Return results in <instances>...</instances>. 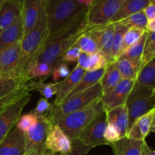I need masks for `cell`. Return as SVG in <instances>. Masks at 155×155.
Here are the masks:
<instances>
[{"label": "cell", "instance_id": "obj_4", "mask_svg": "<svg viewBox=\"0 0 155 155\" xmlns=\"http://www.w3.org/2000/svg\"><path fill=\"white\" fill-rule=\"evenodd\" d=\"M101 96L102 89L100 82H98L87 90L65 99L59 105L56 107L51 106V109L47 114V117L54 125L65 115L87 107Z\"/></svg>", "mask_w": 155, "mask_h": 155}, {"label": "cell", "instance_id": "obj_9", "mask_svg": "<svg viewBox=\"0 0 155 155\" xmlns=\"http://www.w3.org/2000/svg\"><path fill=\"white\" fill-rule=\"evenodd\" d=\"M107 124L106 114L103 112L89 124V126L80 133L77 139L83 145L92 149L101 145L110 146V144L104 138V133Z\"/></svg>", "mask_w": 155, "mask_h": 155}, {"label": "cell", "instance_id": "obj_47", "mask_svg": "<svg viewBox=\"0 0 155 155\" xmlns=\"http://www.w3.org/2000/svg\"><path fill=\"white\" fill-rule=\"evenodd\" d=\"M42 155H61V154H57V153H51V152H49V151L44 150L43 153H42Z\"/></svg>", "mask_w": 155, "mask_h": 155}, {"label": "cell", "instance_id": "obj_24", "mask_svg": "<svg viewBox=\"0 0 155 155\" xmlns=\"http://www.w3.org/2000/svg\"><path fill=\"white\" fill-rule=\"evenodd\" d=\"M121 80L122 77L114 62L108 64L105 67L104 74L99 81L102 89V95L111 91L121 81Z\"/></svg>", "mask_w": 155, "mask_h": 155}, {"label": "cell", "instance_id": "obj_43", "mask_svg": "<svg viewBox=\"0 0 155 155\" xmlns=\"http://www.w3.org/2000/svg\"><path fill=\"white\" fill-rule=\"evenodd\" d=\"M144 14L146 17L148 21H154L155 20V4L151 2L143 10Z\"/></svg>", "mask_w": 155, "mask_h": 155}, {"label": "cell", "instance_id": "obj_34", "mask_svg": "<svg viewBox=\"0 0 155 155\" xmlns=\"http://www.w3.org/2000/svg\"><path fill=\"white\" fill-rule=\"evenodd\" d=\"M108 64L107 59L101 51L89 54L87 58L86 71H93L105 68Z\"/></svg>", "mask_w": 155, "mask_h": 155}, {"label": "cell", "instance_id": "obj_48", "mask_svg": "<svg viewBox=\"0 0 155 155\" xmlns=\"http://www.w3.org/2000/svg\"><path fill=\"white\" fill-rule=\"evenodd\" d=\"M9 1H13V2H18V3H21V4H22L23 0H9Z\"/></svg>", "mask_w": 155, "mask_h": 155}, {"label": "cell", "instance_id": "obj_39", "mask_svg": "<svg viewBox=\"0 0 155 155\" xmlns=\"http://www.w3.org/2000/svg\"><path fill=\"white\" fill-rule=\"evenodd\" d=\"M92 148L83 145L78 139L72 141V147L69 152L61 155H87Z\"/></svg>", "mask_w": 155, "mask_h": 155}, {"label": "cell", "instance_id": "obj_20", "mask_svg": "<svg viewBox=\"0 0 155 155\" xmlns=\"http://www.w3.org/2000/svg\"><path fill=\"white\" fill-rule=\"evenodd\" d=\"M23 39V24L21 17L12 26L0 33V53Z\"/></svg>", "mask_w": 155, "mask_h": 155}, {"label": "cell", "instance_id": "obj_37", "mask_svg": "<svg viewBox=\"0 0 155 155\" xmlns=\"http://www.w3.org/2000/svg\"><path fill=\"white\" fill-rule=\"evenodd\" d=\"M71 73L69 65L67 62H57L54 66L52 67V71H51V76L52 77V80L58 82L60 80L65 79L68 77Z\"/></svg>", "mask_w": 155, "mask_h": 155}, {"label": "cell", "instance_id": "obj_5", "mask_svg": "<svg viewBox=\"0 0 155 155\" xmlns=\"http://www.w3.org/2000/svg\"><path fill=\"white\" fill-rule=\"evenodd\" d=\"M154 104L155 89L134 85L125 104L129 114L128 130L136 120L154 108Z\"/></svg>", "mask_w": 155, "mask_h": 155}, {"label": "cell", "instance_id": "obj_11", "mask_svg": "<svg viewBox=\"0 0 155 155\" xmlns=\"http://www.w3.org/2000/svg\"><path fill=\"white\" fill-rule=\"evenodd\" d=\"M134 83V80L122 79L111 91L103 95L101 97V101L104 113L125 104Z\"/></svg>", "mask_w": 155, "mask_h": 155}, {"label": "cell", "instance_id": "obj_26", "mask_svg": "<svg viewBox=\"0 0 155 155\" xmlns=\"http://www.w3.org/2000/svg\"><path fill=\"white\" fill-rule=\"evenodd\" d=\"M114 63L122 79L127 80H136L138 73L143 67L141 61L130 60L127 58H120Z\"/></svg>", "mask_w": 155, "mask_h": 155}, {"label": "cell", "instance_id": "obj_45", "mask_svg": "<svg viewBox=\"0 0 155 155\" xmlns=\"http://www.w3.org/2000/svg\"><path fill=\"white\" fill-rule=\"evenodd\" d=\"M146 31L155 32V20H154V21H148L146 26Z\"/></svg>", "mask_w": 155, "mask_h": 155}, {"label": "cell", "instance_id": "obj_30", "mask_svg": "<svg viewBox=\"0 0 155 155\" xmlns=\"http://www.w3.org/2000/svg\"><path fill=\"white\" fill-rule=\"evenodd\" d=\"M147 36H148V31H145L143 33L139 40L136 42L134 45L130 46L120 57V58H127L130 60H137L141 61L142 53H143L144 47H145V42H146Z\"/></svg>", "mask_w": 155, "mask_h": 155}, {"label": "cell", "instance_id": "obj_38", "mask_svg": "<svg viewBox=\"0 0 155 155\" xmlns=\"http://www.w3.org/2000/svg\"><path fill=\"white\" fill-rule=\"evenodd\" d=\"M58 89V82L48 83H43L39 86L36 91L39 92V93L44 97V98L49 99L52 98L54 95H57Z\"/></svg>", "mask_w": 155, "mask_h": 155}, {"label": "cell", "instance_id": "obj_17", "mask_svg": "<svg viewBox=\"0 0 155 155\" xmlns=\"http://www.w3.org/2000/svg\"><path fill=\"white\" fill-rule=\"evenodd\" d=\"M21 58V42L0 53V77H5L18 67Z\"/></svg>", "mask_w": 155, "mask_h": 155}, {"label": "cell", "instance_id": "obj_7", "mask_svg": "<svg viewBox=\"0 0 155 155\" xmlns=\"http://www.w3.org/2000/svg\"><path fill=\"white\" fill-rule=\"evenodd\" d=\"M126 0H94L86 11L87 27L110 23Z\"/></svg>", "mask_w": 155, "mask_h": 155}, {"label": "cell", "instance_id": "obj_40", "mask_svg": "<svg viewBox=\"0 0 155 155\" xmlns=\"http://www.w3.org/2000/svg\"><path fill=\"white\" fill-rule=\"evenodd\" d=\"M81 51L77 46H73L67 50L60 58L58 62H77Z\"/></svg>", "mask_w": 155, "mask_h": 155}, {"label": "cell", "instance_id": "obj_18", "mask_svg": "<svg viewBox=\"0 0 155 155\" xmlns=\"http://www.w3.org/2000/svg\"><path fill=\"white\" fill-rule=\"evenodd\" d=\"M21 3L3 0L0 5V33L21 17Z\"/></svg>", "mask_w": 155, "mask_h": 155}, {"label": "cell", "instance_id": "obj_1", "mask_svg": "<svg viewBox=\"0 0 155 155\" xmlns=\"http://www.w3.org/2000/svg\"><path fill=\"white\" fill-rule=\"evenodd\" d=\"M86 11L58 31L49 35L34 62H42L53 67L67 50L74 46L87 29Z\"/></svg>", "mask_w": 155, "mask_h": 155}, {"label": "cell", "instance_id": "obj_31", "mask_svg": "<svg viewBox=\"0 0 155 155\" xmlns=\"http://www.w3.org/2000/svg\"><path fill=\"white\" fill-rule=\"evenodd\" d=\"M117 23L128 29L131 28V27H138V28L146 30L148 20L142 11V12H139L138 13L130 15L124 19L117 21Z\"/></svg>", "mask_w": 155, "mask_h": 155}, {"label": "cell", "instance_id": "obj_8", "mask_svg": "<svg viewBox=\"0 0 155 155\" xmlns=\"http://www.w3.org/2000/svg\"><path fill=\"white\" fill-rule=\"evenodd\" d=\"M30 100L31 95L27 93L6 105L0 111V142L16 125L23 109Z\"/></svg>", "mask_w": 155, "mask_h": 155}, {"label": "cell", "instance_id": "obj_27", "mask_svg": "<svg viewBox=\"0 0 155 155\" xmlns=\"http://www.w3.org/2000/svg\"><path fill=\"white\" fill-rule=\"evenodd\" d=\"M52 67L42 62H32L27 67L25 76L28 80L48 78L51 76Z\"/></svg>", "mask_w": 155, "mask_h": 155}, {"label": "cell", "instance_id": "obj_46", "mask_svg": "<svg viewBox=\"0 0 155 155\" xmlns=\"http://www.w3.org/2000/svg\"><path fill=\"white\" fill-rule=\"evenodd\" d=\"M93 1L94 0H77V2H78L80 4L84 5L85 7H86L87 8L91 5V4H92Z\"/></svg>", "mask_w": 155, "mask_h": 155}, {"label": "cell", "instance_id": "obj_2", "mask_svg": "<svg viewBox=\"0 0 155 155\" xmlns=\"http://www.w3.org/2000/svg\"><path fill=\"white\" fill-rule=\"evenodd\" d=\"M44 9L49 35L53 34L87 10L77 0H45Z\"/></svg>", "mask_w": 155, "mask_h": 155}, {"label": "cell", "instance_id": "obj_15", "mask_svg": "<svg viewBox=\"0 0 155 155\" xmlns=\"http://www.w3.org/2000/svg\"><path fill=\"white\" fill-rule=\"evenodd\" d=\"M0 155H25L24 134L16 125L0 142Z\"/></svg>", "mask_w": 155, "mask_h": 155}, {"label": "cell", "instance_id": "obj_36", "mask_svg": "<svg viewBox=\"0 0 155 155\" xmlns=\"http://www.w3.org/2000/svg\"><path fill=\"white\" fill-rule=\"evenodd\" d=\"M36 122H37V116L33 111H30V113L20 117L16 124V127L20 131L24 133L28 131L32 127H33Z\"/></svg>", "mask_w": 155, "mask_h": 155}, {"label": "cell", "instance_id": "obj_44", "mask_svg": "<svg viewBox=\"0 0 155 155\" xmlns=\"http://www.w3.org/2000/svg\"><path fill=\"white\" fill-rule=\"evenodd\" d=\"M142 151L145 153V155H155V151L148 146L145 140L143 141L142 143Z\"/></svg>", "mask_w": 155, "mask_h": 155}, {"label": "cell", "instance_id": "obj_6", "mask_svg": "<svg viewBox=\"0 0 155 155\" xmlns=\"http://www.w3.org/2000/svg\"><path fill=\"white\" fill-rule=\"evenodd\" d=\"M53 124L47 115L37 117V122L24 133L25 155H42L45 143Z\"/></svg>", "mask_w": 155, "mask_h": 155}, {"label": "cell", "instance_id": "obj_14", "mask_svg": "<svg viewBox=\"0 0 155 155\" xmlns=\"http://www.w3.org/2000/svg\"><path fill=\"white\" fill-rule=\"evenodd\" d=\"M155 108H152L137 119L128 130L126 137L134 140L145 141L147 136L154 132Z\"/></svg>", "mask_w": 155, "mask_h": 155}, {"label": "cell", "instance_id": "obj_12", "mask_svg": "<svg viewBox=\"0 0 155 155\" xmlns=\"http://www.w3.org/2000/svg\"><path fill=\"white\" fill-rule=\"evenodd\" d=\"M45 0H23L21 5V20L23 37L34 27L44 10Z\"/></svg>", "mask_w": 155, "mask_h": 155}, {"label": "cell", "instance_id": "obj_32", "mask_svg": "<svg viewBox=\"0 0 155 155\" xmlns=\"http://www.w3.org/2000/svg\"><path fill=\"white\" fill-rule=\"evenodd\" d=\"M146 30L138 28V27H131L127 30L125 35L124 36V41H123L122 49H121L120 56L133 45H134L136 42L139 40L141 36Z\"/></svg>", "mask_w": 155, "mask_h": 155}, {"label": "cell", "instance_id": "obj_16", "mask_svg": "<svg viewBox=\"0 0 155 155\" xmlns=\"http://www.w3.org/2000/svg\"><path fill=\"white\" fill-rule=\"evenodd\" d=\"M86 72V71L85 70L77 65L74 68V70L70 73L68 77L58 82V89L57 95H56L55 100L54 101V104H52V107H56L64 101L65 98L77 86L79 81L83 78Z\"/></svg>", "mask_w": 155, "mask_h": 155}, {"label": "cell", "instance_id": "obj_22", "mask_svg": "<svg viewBox=\"0 0 155 155\" xmlns=\"http://www.w3.org/2000/svg\"><path fill=\"white\" fill-rule=\"evenodd\" d=\"M143 141L134 140L123 137L117 142L112 143L114 155H142Z\"/></svg>", "mask_w": 155, "mask_h": 155}, {"label": "cell", "instance_id": "obj_23", "mask_svg": "<svg viewBox=\"0 0 155 155\" xmlns=\"http://www.w3.org/2000/svg\"><path fill=\"white\" fill-rule=\"evenodd\" d=\"M104 70H105V68L97 70V71H86L83 78L79 81L77 86L74 88V89L71 91V93L65 99H68V98L74 96L80 92H84L96 84L97 83H98L104 74Z\"/></svg>", "mask_w": 155, "mask_h": 155}, {"label": "cell", "instance_id": "obj_35", "mask_svg": "<svg viewBox=\"0 0 155 155\" xmlns=\"http://www.w3.org/2000/svg\"><path fill=\"white\" fill-rule=\"evenodd\" d=\"M74 46H77L80 49L82 52L86 54H93V53L98 51V47L94 42L93 39L85 32L77 40Z\"/></svg>", "mask_w": 155, "mask_h": 155}, {"label": "cell", "instance_id": "obj_25", "mask_svg": "<svg viewBox=\"0 0 155 155\" xmlns=\"http://www.w3.org/2000/svg\"><path fill=\"white\" fill-rule=\"evenodd\" d=\"M134 85L155 89V58L150 61L141 68Z\"/></svg>", "mask_w": 155, "mask_h": 155}, {"label": "cell", "instance_id": "obj_28", "mask_svg": "<svg viewBox=\"0 0 155 155\" xmlns=\"http://www.w3.org/2000/svg\"><path fill=\"white\" fill-rule=\"evenodd\" d=\"M114 24V32L113 42H112L111 56L113 61L115 62L119 59L120 56L124 36L128 28L117 22H115Z\"/></svg>", "mask_w": 155, "mask_h": 155}, {"label": "cell", "instance_id": "obj_21", "mask_svg": "<svg viewBox=\"0 0 155 155\" xmlns=\"http://www.w3.org/2000/svg\"><path fill=\"white\" fill-rule=\"evenodd\" d=\"M151 2H155V0H126L110 23L117 22L130 15L142 12Z\"/></svg>", "mask_w": 155, "mask_h": 155}, {"label": "cell", "instance_id": "obj_13", "mask_svg": "<svg viewBox=\"0 0 155 155\" xmlns=\"http://www.w3.org/2000/svg\"><path fill=\"white\" fill-rule=\"evenodd\" d=\"M72 142L57 124H54L48 133L45 143V150L51 153L64 154L69 152Z\"/></svg>", "mask_w": 155, "mask_h": 155}, {"label": "cell", "instance_id": "obj_29", "mask_svg": "<svg viewBox=\"0 0 155 155\" xmlns=\"http://www.w3.org/2000/svg\"><path fill=\"white\" fill-rule=\"evenodd\" d=\"M29 81L21 78L0 77V98H4L6 95L18 90Z\"/></svg>", "mask_w": 155, "mask_h": 155}, {"label": "cell", "instance_id": "obj_42", "mask_svg": "<svg viewBox=\"0 0 155 155\" xmlns=\"http://www.w3.org/2000/svg\"><path fill=\"white\" fill-rule=\"evenodd\" d=\"M51 106H52V104L48 101V99L42 98L38 101L36 107H35V110H33V112L37 117L47 115L46 114H48V112L51 109Z\"/></svg>", "mask_w": 155, "mask_h": 155}, {"label": "cell", "instance_id": "obj_49", "mask_svg": "<svg viewBox=\"0 0 155 155\" xmlns=\"http://www.w3.org/2000/svg\"><path fill=\"white\" fill-rule=\"evenodd\" d=\"M3 2V0H0V5H1V4H2V2Z\"/></svg>", "mask_w": 155, "mask_h": 155}, {"label": "cell", "instance_id": "obj_50", "mask_svg": "<svg viewBox=\"0 0 155 155\" xmlns=\"http://www.w3.org/2000/svg\"><path fill=\"white\" fill-rule=\"evenodd\" d=\"M142 155H145V153H144V151H142Z\"/></svg>", "mask_w": 155, "mask_h": 155}, {"label": "cell", "instance_id": "obj_19", "mask_svg": "<svg viewBox=\"0 0 155 155\" xmlns=\"http://www.w3.org/2000/svg\"><path fill=\"white\" fill-rule=\"evenodd\" d=\"M105 114L107 124L113 125L117 130L121 138L125 137L129 127V114L127 105L123 104Z\"/></svg>", "mask_w": 155, "mask_h": 155}, {"label": "cell", "instance_id": "obj_10", "mask_svg": "<svg viewBox=\"0 0 155 155\" xmlns=\"http://www.w3.org/2000/svg\"><path fill=\"white\" fill-rule=\"evenodd\" d=\"M86 32L93 39L98 51L104 54L108 64L114 62L111 56V48L114 24L108 23L104 25L87 27Z\"/></svg>", "mask_w": 155, "mask_h": 155}, {"label": "cell", "instance_id": "obj_33", "mask_svg": "<svg viewBox=\"0 0 155 155\" xmlns=\"http://www.w3.org/2000/svg\"><path fill=\"white\" fill-rule=\"evenodd\" d=\"M155 58V32H148L143 53L141 58L142 66Z\"/></svg>", "mask_w": 155, "mask_h": 155}, {"label": "cell", "instance_id": "obj_41", "mask_svg": "<svg viewBox=\"0 0 155 155\" xmlns=\"http://www.w3.org/2000/svg\"><path fill=\"white\" fill-rule=\"evenodd\" d=\"M104 138L108 143L111 145L112 143L117 142L121 139L120 135L116 128L110 124H107L104 133Z\"/></svg>", "mask_w": 155, "mask_h": 155}, {"label": "cell", "instance_id": "obj_3", "mask_svg": "<svg viewBox=\"0 0 155 155\" xmlns=\"http://www.w3.org/2000/svg\"><path fill=\"white\" fill-rule=\"evenodd\" d=\"M101 98L83 109L65 115L55 123L71 142L78 139L80 133L92 120L103 113Z\"/></svg>", "mask_w": 155, "mask_h": 155}]
</instances>
